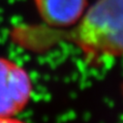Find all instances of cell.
<instances>
[{"instance_id":"obj_2","label":"cell","mask_w":123,"mask_h":123,"mask_svg":"<svg viewBox=\"0 0 123 123\" xmlns=\"http://www.w3.org/2000/svg\"><path fill=\"white\" fill-rule=\"evenodd\" d=\"M31 94L32 83L27 72L14 61L0 57V117L21 111Z\"/></svg>"},{"instance_id":"obj_1","label":"cell","mask_w":123,"mask_h":123,"mask_svg":"<svg viewBox=\"0 0 123 123\" xmlns=\"http://www.w3.org/2000/svg\"><path fill=\"white\" fill-rule=\"evenodd\" d=\"M73 36L87 55H123V0H97L84 12Z\"/></svg>"},{"instance_id":"obj_4","label":"cell","mask_w":123,"mask_h":123,"mask_svg":"<svg viewBox=\"0 0 123 123\" xmlns=\"http://www.w3.org/2000/svg\"><path fill=\"white\" fill-rule=\"evenodd\" d=\"M0 123H26V122L14 118L13 116H9V117H0Z\"/></svg>"},{"instance_id":"obj_3","label":"cell","mask_w":123,"mask_h":123,"mask_svg":"<svg viewBox=\"0 0 123 123\" xmlns=\"http://www.w3.org/2000/svg\"><path fill=\"white\" fill-rule=\"evenodd\" d=\"M41 18L54 27L77 24L83 16L87 0H34Z\"/></svg>"}]
</instances>
